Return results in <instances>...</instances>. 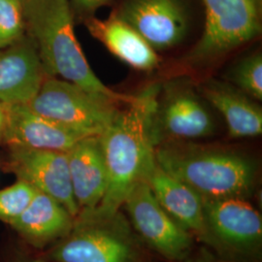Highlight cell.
I'll return each instance as SVG.
<instances>
[{
  "mask_svg": "<svg viewBox=\"0 0 262 262\" xmlns=\"http://www.w3.org/2000/svg\"><path fill=\"white\" fill-rule=\"evenodd\" d=\"M160 85L150 84L131 103L120 109L99 135L108 173V185L99 205L84 222L109 220L117 215L129 191L156 161L150 137L151 115Z\"/></svg>",
  "mask_w": 262,
  "mask_h": 262,
  "instance_id": "obj_1",
  "label": "cell"
},
{
  "mask_svg": "<svg viewBox=\"0 0 262 262\" xmlns=\"http://www.w3.org/2000/svg\"><path fill=\"white\" fill-rule=\"evenodd\" d=\"M23 3L25 20L37 43L46 73L122 105L135 100L136 95L117 93L95 75L76 38L70 0H24Z\"/></svg>",
  "mask_w": 262,
  "mask_h": 262,
  "instance_id": "obj_2",
  "label": "cell"
},
{
  "mask_svg": "<svg viewBox=\"0 0 262 262\" xmlns=\"http://www.w3.org/2000/svg\"><path fill=\"white\" fill-rule=\"evenodd\" d=\"M156 162L169 175L192 188L203 200L248 196L257 168L235 150L187 141H169L155 148Z\"/></svg>",
  "mask_w": 262,
  "mask_h": 262,
  "instance_id": "obj_3",
  "label": "cell"
},
{
  "mask_svg": "<svg viewBox=\"0 0 262 262\" xmlns=\"http://www.w3.org/2000/svg\"><path fill=\"white\" fill-rule=\"evenodd\" d=\"M206 14L202 36L187 56L206 64L261 34L262 0H201Z\"/></svg>",
  "mask_w": 262,
  "mask_h": 262,
  "instance_id": "obj_4",
  "label": "cell"
},
{
  "mask_svg": "<svg viewBox=\"0 0 262 262\" xmlns=\"http://www.w3.org/2000/svg\"><path fill=\"white\" fill-rule=\"evenodd\" d=\"M27 105L84 136H99L122 104L64 80L50 79L43 82L37 94Z\"/></svg>",
  "mask_w": 262,
  "mask_h": 262,
  "instance_id": "obj_5",
  "label": "cell"
},
{
  "mask_svg": "<svg viewBox=\"0 0 262 262\" xmlns=\"http://www.w3.org/2000/svg\"><path fill=\"white\" fill-rule=\"evenodd\" d=\"M214 130L212 116L189 83L171 81L160 86L150 122L155 148L169 141L204 138Z\"/></svg>",
  "mask_w": 262,
  "mask_h": 262,
  "instance_id": "obj_6",
  "label": "cell"
},
{
  "mask_svg": "<svg viewBox=\"0 0 262 262\" xmlns=\"http://www.w3.org/2000/svg\"><path fill=\"white\" fill-rule=\"evenodd\" d=\"M123 205L137 232L152 249L172 260L187 257L191 236L159 205L144 180L132 187Z\"/></svg>",
  "mask_w": 262,
  "mask_h": 262,
  "instance_id": "obj_7",
  "label": "cell"
},
{
  "mask_svg": "<svg viewBox=\"0 0 262 262\" xmlns=\"http://www.w3.org/2000/svg\"><path fill=\"white\" fill-rule=\"evenodd\" d=\"M112 14L134 28L156 51L175 47L188 29L183 0H125Z\"/></svg>",
  "mask_w": 262,
  "mask_h": 262,
  "instance_id": "obj_8",
  "label": "cell"
},
{
  "mask_svg": "<svg viewBox=\"0 0 262 262\" xmlns=\"http://www.w3.org/2000/svg\"><path fill=\"white\" fill-rule=\"evenodd\" d=\"M11 166L19 180L56 199L73 217L78 215L66 152L13 146Z\"/></svg>",
  "mask_w": 262,
  "mask_h": 262,
  "instance_id": "obj_9",
  "label": "cell"
},
{
  "mask_svg": "<svg viewBox=\"0 0 262 262\" xmlns=\"http://www.w3.org/2000/svg\"><path fill=\"white\" fill-rule=\"evenodd\" d=\"M203 201L207 232L219 242L240 253H253L260 248L261 216L245 198Z\"/></svg>",
  "mask_w": 262,
  "mask_h": 262,
  "instance_id": "obj_10",
  "label": "cell"
},
{
  "mask_svg": "<svg viewBox=\"0 0 262 262\" xmlns=\"http://www.w3.org/2000/svg\"><path fill=\"white\" fill-rule=\"evenodd\" d=\"M4 134L13 146L37 150L68 151L82 133L30 109L27 104H4Z\"/></svg>",
  "mask_w": 262,
  "mask_h": 262,
  "instance_id": "obj_11",
  "label": "cell"
},
{
  "mask_svg": "<svg viewBox=\"0 0 262 262\" xmlns=\"http://www.w3.org/2000/svg\"><path fill=\"white\" fill-rule=\"evenodd\" d=\"M53 253L58 262H132L134 248L126 234L102 221L85 222Z\"/></svg>",
  "mask_w": 262,
  "mask_h": 262,
  "instance_id": "obj_12",
  "label": "cell"
},
{
  "mask_svg": "<svg viewBox=\"0 0 262 262\" xmlns=\"http://www.w3.org/2000/svg\"><path fill=\"white\" fill-rule=\"evenodd\" d=\"M73 193L84 215L101 202L108 185V173L99 136H88L66 151Z\"/></svg>",
  "mask_w": 262,
  "mask_h": 262,
  "instance_id": "obj_13",
  "label": "cell"
},
{
  "mask_svg": "<svg viewBox=\"0 0 262 262\" xmlns=\"http://www.w3.org/2000/svg\"><path fill=\"white\" fill-rule=\"evenodd\" d=\"M143 180L149 185L159 205L187 231L206 235L204 201L186 184L169 175L155 161Z\"/></svg>",
  "mask_w": 262,
  "mask_h": 262,
  "instance_id": "obj_14",
  "label": "cell"
},
{
  "mask_svg": "<svg viewBox=\"0 0 262 262\" xmlns=\"http://www.w3.org/2000/svg\"><path fill=\"white\" fill-rule=\"evenodd\" d=\"M44 73L38 52L30 44L0 53V101L28 104L39 92Z\"/></svg>",
  "mask_w": 262,
  "mask_h": 262,
  "instance_id": "obj_15",
  "label": "cell"
},
{
  "mask_svg": "<svg viewBox=\"0 0 262 262\" xmlns=\"http://www.w3.org/2000/svg\"><path fill=\"white\" fill-rule=\"evenodd\" d=\"M85 26L93 37L124 63L141 71L159 67L160 58L157 51L134 28L114 14L105 19L88 17Z\"/></svg>",
  "mask_w": 262,
  "mask_h": 262,
  "instance_id": "obj_16",
  "label": "cell"
},
{
  "mask_svg": "<svg viewBox=\"0 0 262 262\" xmlns=\"http://www.w3.org/2000/svg\"><path fill=\"white\" fill-rule=\"evenodd\" d=\"M199 91L223 115L231 138L261 135V107L233 84L210 79L200 84Z\"/></svg>",
  "mask_w": 262,
  "mask_h": 262,
  "instance_id": "obj_17",
  "label": "cell"
},
{
  "mask_svg": "<svg viewBox=\"0 0 262 262\" xmlns=\"http://www.w3.org/2000/svg\"><path fill=\"white\" fill-rule=\"evenodd\" d=\"M73 216L53 197L36 190L25 211L11 225L31 243L44 244L68 234Z\"/></svg>",
  "mask_w": 262,
  "mask_h": 262,
  "instance_id": "obj_18",
  "label": "cell"
},
{
  "mask_svg": "<svg viewBox=\"0 0 262 262\" xmlns=\"http://www.w3.org/2000/svg\"><path fill=\"white\" fill-rule=\"evenodd\" d=\"M231 84L255 100L262 99V56L260 52L240 59L227 73Z\"/></svg>",
  "mask_w": 262,
  "mask_h": 262,
  "instance_id": "obj_19",
  "label": "cell"
},
{
  "mask_svg": "<svg viewBox=\"0 0 262 262\" xmlns=\"http://www.w3.org/2000/svg\"><path fill=\"white\" fill-rule=\"evenodd\" d=\"M36 188L19 180L16 184L0 190V220L12 224L28 206Z\"/></svg>",
  "mask_w": 262,
  "mask_h": 262,
  "instance_id": "obj_20",
  "label": "cell"
},
{
  "mask_svg": "<svg viewBox=\"0 0 262 262\" xmlns=\"http://www.w3.org/2000/svg\"><path fill=\"white\" fill-rule=\"evenodd\" d=\"M24 27L23 0H0V49L17 41Z\"/></svg>",
  "mask_w": 262,
  "mask_h": 262,
  "instance_id": "obj_21",
  "label": "cell"
},
{
  "mask_svg": "<svg viewBox=\"0 0 262 262\" xmlns=\"http://www.w3.org/2000/svg\"><path fill=\"white\" fill-rule=\"evenodd\" d=\"M111 0H70V4L72 9L91 17L96 10L105 6Z\"/></svg>",
  "mask_w": 262,
  "mask_h": 262,
  "instance_id": "obj_22",
  "label": "cell"
},
{
  "mask_svg": "<svg viewBox=\"0 0 262 262\" xmlns=\"http://www.w3.org/2000/svg\"><path fill=\"white\" fill-rule=\"evenodd\" d=\"M5 121H6V113L4 104H0V135L4 132L5 127Z\"/></svg>",
  "mask_w": 262,
  "mask_h": 262,
  "instance_id": "obj_23",
  "label": "cell"
},
{
  "mask_svg": "<svg viewBox=\"0 0 262 262\" xmlns=\"http://www.w3.org/2000/svg\"><path fill=\"white\" fill-rule=\"evenodd\" d=\"M198 262H222V261H215V260H201V261Z\"/></svg>",
  "mask_w": 262,
  "mask_h": 262,
  "instance_id": "obj_24",
  "label": "cell"
},
{
  "mask_svg": "<svg viewBox=\"0 0 262 262\" xmlns=\"http://www.w3.org/2000/svg\"><path fill=\"white\" fill-rule=\"evenodd\" d=\"M35 262H43V261H35Z\"/></svg>",
  "mask_w": 262,
  "mask_h": 262,
  "instance_id": "obj_25",
  "label": "cell"
},
{
  "mask_svg": "<svg viewBox=\"0 0 262 262\" xmlns=\"http://www.w3.org/2000/svg\"><path fill=\"white\" fill-rule=\"evenodd\" d=\"M23 1H24V0H23Z\"/></svg>",
  "mask_w": 262,
  "mask_h": 262,
  "instance_id": "obj_26",
  "label": "cell"
}]
</instances>
